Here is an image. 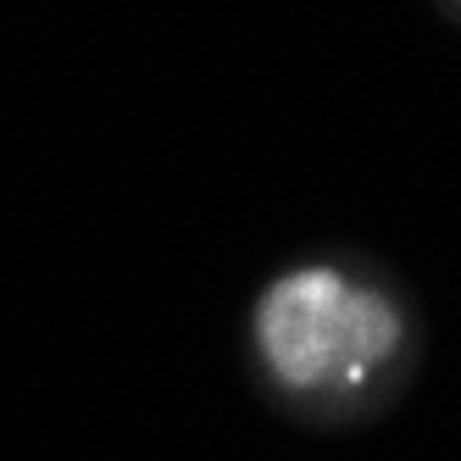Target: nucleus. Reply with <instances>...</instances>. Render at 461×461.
I'll list each match as a JSON object with an SVG mask.
<instances>
[{
	"instance_id": "obj_1",
	"label": "nucleus",
	"mask_w": 461,
	"mask_h": 461,
	"mask_svg": "<svg viewBox=\"0 0 461 461\" xmlns=\"http://www.w3.org/2000/svg\"><path fill=\"white\" fill-rule=\"evenodd\" d=\"M256 339L267 367L294 389L361 384L401 339L384 294L339 278L334 267H301L261 294Z\"/></svg>"
}]
</instances>
